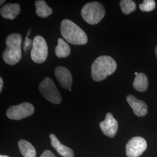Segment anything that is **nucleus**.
Returning <instances> with one entry per match:
<instances>
[{"label":"nucleus","instance_id":"obj_1","mask_svg":"<svg viewBox=\"0 0 157 157\" xmlns=\"http://www.w3.org/2000/svg\"><path fill=\"white\" fill-rule=\"evenodd\" d=\"M117 64L111 56H102L96 58L93 63L91 74L95 82H100L107 78V76L114 73Z\"/></svg>","mask_w":157,"mask_h":157},{"label":"nucleus","instance_id":"obj_2","mask_svg":"<svg viewBox=\"0 0 157 157\" xmlns=\"http://www.w3.org/2000/svg\"><path fill=\"white\" fill-rule=\"evenodd\" d=\"M21 43L22 36L19 34H11L6 37V48L2 54V58L6 63L14 65L20 61L22 58Z\"/></svg>","mask_w":157,"mask_h":157},{"label":"nucleus","instance_id":"obj_3","mask_svg":"<svg viewBox=\"0 0 157 157\" xmlns=\"http://www.w3.org/2000/svg\"><path fill=\"white\" fill-rule=\"evenodd\" d=\"M61 33L68 43L73 45H84L88 38L84 31L77 25L69 19H64L61 23Z\"/></svg>","mask_w":157,"mask_h":157},{"label":"nucleus","instance_id":"obj_4","mask_svg":"<svg viewBox=\"0 0 157 157\" xmlns=\"http://www.w3.org/2000/svg\"><path fill=\"white\" fill-rule=\"evenodd\" d=\"M105 15L104 6L100 2L93 1L85 4L81 10L83 19L89 24L94 25L100 22Z\"/></svg>","mask_w":157,"mask_h":157},{"label":"nucleus","instance_id":"obj_5","mask_svg":"<svg viewBox=\"0 0 157 157\" xmlns=\"http://www.w3.org/2000/svg\"><path fill=\"white\" fill-rule=\"evenodd\" d=\"M39 89L41 94L47 100L55 104L61 102V96L52 80L45 78L39 84Z\"/></svg>","mask_w":157,"mask_h":157},{"label":"nucleus","instance_id":"obj_6","mask_svg":"<svg viewBox=\"0 0 157 157\" xmlns=\"http://www.w3.org/2000/svg\"><path fill=\"white\" fill-rule=\"evenodd\" d=\"M33 47L30 56L34 62L42 63L48 56V46L45 40L41 36H36L33 40Z\"/></svg>","mask_w":157,"mask_h":157},{"label":"nucleus","instance_id":"obj_7","mask_svg":"<svg viewBox=\"0 0 157 157\" xmlns=\"http://www.w3.org/2000/svg\"><path fill=\"white\" fill-rule=\"evenodd\" d=\"M34 112L33 105L29 102H23L10 107L6 111V116L12 120H21L31 116Z\"/></svg>","mask_w":157,"mask_h":157},{"label":"nucleus","instance_id":"obj_8","mask_svg":"<svg viewBox=\"0 0 157 157\" xmlns=\"http://www.w3.org/2000/svg\"><path fill=\"white\" fill-rule=\"evenodd\" d=\"M147 144L141 137H134L128 141L126 146V154L128 157H139L146 151Z\"/></svg>","mask_w":157,"mask_h":157},{"label":"nucleus","instance_id":"obj_9","mask_svg":"<svg viewBox=\"0 0 157 157\" xmlns=\"http://www.w3.org/2000/svg\"><path fill=\"white\" fill-rule=\"evenodd\" d=\"M100 126L104 135L109 137H113L118 131V123L112 113L109 112L105 120L100 124Z\"/></svg>","mask_w":157,"mask_h":157},{"label":"nucleus","instance_id":"obj_10","mask_svg":"<svg viewBox=\"0 0 157 157\" xmlns=\"http://www.w3.org/2000/svg\"><path fill=\"white\" fill-rule=\"evenodd\" d=\"M55 76L61 87L65 89H71L73 78L72 74L66 67H58L55 70Z\"/></svg>","mask_w":157,"mask_h":157},{"label":"nucleus","instance_id":"obj_11","mask_svg":"<svg viewBox=\"0 0 157 157\" xmlns=\"http://www.w3.org/2000/svg\"><path fill=\"white\" fill-rule=\"evenodd\" d=\"M126 100L129 105L133 109V111L137 117H144L147 114L148 107L144 101L137 99L135 96L128 95Z\"/></svg>","mask_w":157,"mask_h":157},{"label":"nucleus","instance_id":"obj_12","mask_svg":"<svg viewBox=\"0 0 157 157\" xmlns=\"http://www.w3.org/2000/svg\"><path fill=\"white\" fill-rule=\"evenodd\" d=\"M50 138L51 146L61 156L63 157H74L73 150L69 147L63 145L58 139L56 135L51 134Z\"/></svg>","mask_w":157,"mask_h":157},{"label":"nucleus","instance_id":"obj_13","mask_svg":"<svg viewBox=\"0 0 157 157\" xmlns=\"http://www.w3.org/2000/svg\"><path fill=\"white\" fill-rule=\"evenodd\" d=\"M21 8L17 3H8L1 8V15L6 19L13 20L20 13Z\"/></svg>","mask_w":157,"mask_h":157},{"label":"nucleus","instance_id":"obj_14","mask_svg":"<svg viewBox=\"0 0 157 157\" xmlns=\"http://www.w3.org/2000/svg\"><path fill=\"white\" fill-rule=\"evenodd\" d=\"M133 86L135 90L140 92H144L148 89V86L147 76L144 73H138L134 79Z\"/></svg>","mask_w":157,"mask_h":157},{"label":"nucleus","instance_id":"obj_15","mask_svg":"<svg viewBox=\"0 0 157 157\" xmlns=\"http://www.w3.org/2000/svg\"><path fill=\"white\" fill-rule=\"evenodd\" d=\"M20 151L24 157H36V151L33 145L28 141L21 140L18 142Z\"/></svg>","mask_w":157,"mask_h":157},{"label":"nucleus","instance_id":"obj_16","mask_svg":"<svg viewBox=\"0 0 157 157\" xmlns=\"http://www.w3.org/2000/svg\"><path fill=\"white\" fill-rule=\"evenodd\" d=\"M36 8V12L37 16L41 17H47L52 13V10L47 6L46 2L43 0H37L35 2Z\"/></svg>","mask_w":157,"mask_h":157},{"label":"nucleus","instance_id":"obj_17","mask_svg":"<svg viewBox=\"0 0 157 157\" xmlns=\"http://www.w3.org/2000/svg\"><path fill=\"white\" fill-rule=\"evenodd\" d=\"M55 52L59 58H66L71 54V48L67 43L61 38L58 39V45L56 47Z\"/></svg>","mask_w":157,"mask_h":157},{"label":"nucleus","instance_id":"obj_18","mask_svg":"<svg viewBox=\"0 0 157 157\" xmlns=\"http://www.w3.org/2000/svg\"><path fill=\"white\" fill-rule=\"evenodd\" d=\"M120 6L122 12L125 15H128L135 11L136 4L132 0H122L120 2Z\"/></svg>","mask_w":157,"mask_h":157},{"label":"nucleus","instance_id":"obj_19","mask_svg":"<svg viewBox=\"0 0 157 157\" xmlns=\"http://www.w3.org/2000/svg\"><path fill=\"white\" fill-rule=\"evenodd\" d=\"M156 6V4L154 0H144L142 4L139 5V8L141 11L151 12Z\"/></svg>","mask_w":157,"mask_h":157},{"label":"nucleus","instance_id":"obj_20","mask_svg":"<svg viewBox=\"0 0 157 157\" xmlns=\"http://www.w3.org/2000/svg\"><path fill=\"white\" fill-rule=\"evenodd\" d=\"M33 41L31 39H29L28 36H27L25 38V40L24 41V51L26 52V51L29 50L31 47H33Z\"/></svg>","mask_w":157,"mask_h":157},{"label":"nucleus","instance_id":"obj_21","mask_svg":"<svg viewBox=\"0 0 157 157\" xmlns=\"http://www.w3.org/2000/svg\"><path fill=\"white\" fill-rule=\"evenodd\" d=\"M40 157H56V156L52 153V152L49 150H46L45 151L43 152V153L41 154Z\"/></svg>","mask_w":157,"mask_h":157},{"label":"nucleus","instance_id":"obj_22","mask_svg":"<svg viewBox=\"0 0 157 157\" xmlns=\"http://www.w3.org/2000/svg\"><path fill=\"white\" fill-rule=\"evenodd\" d=\"M3 84H4L3 80H2V78H0V92H1V91H2V90Z\"/></svg>","mask_w":157,"mask_h":157},{"label":"nucleus","instance_id":"obj_23","mask_svg":"<svg viewBox=\"0 0 157 157\" xmlns=\"http://www.w3.org/2000/svg\"><path fill=\"white\" fill-rule=\"evenodd\" d=\"M4 2H6V1H5V0H3V1H2V0H1V1H0V5H1V6H2V4Z\"/></svg>","mask_w":157,"mask_h":157},{"label":"nucleus","instance_id":"obj_24","mask_svg":"<svg viewBox=\"0 0 157 157\" xmlns=\"http://www.w3.org/2000/svg\"><path fill=\"white\" fill-rule=\"evenodd\" d=\"M155 56H156V57H157V45L156 48H155Z\"/></svg>","mask_w":157,"mask_h":157},{"label":"nucleus","instance_id":"obj_25","mask_svg":"<svg viewBox=\"0 0 157 157\" xmlns=\"http://www.w3.org/2000/svg\"><path fill=\"white\" fill-rule=\"evenodd\" d=\"M0 157H8V156H7V155H0Z\"/></svg>","mask_w":157,"mask_h":157},{"label":"nucleus","instance_id":"obj_26","mask_svg":"<svg viewBox=\"0 0 157 157\" xmlns=\"http://www.w3.org/2000/svg\"><path fill=\"white\" fill-rule=\"evenodd\" d=\"M135 75H136V76H137V75H138V73H137V72H135Z\"/></svg>","mask_w":157,"mask_h":157}]
</instances>
